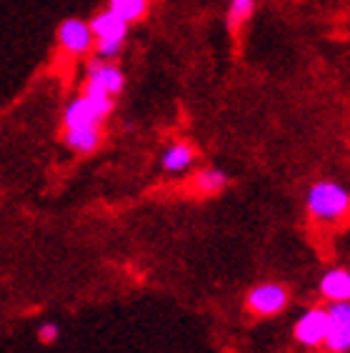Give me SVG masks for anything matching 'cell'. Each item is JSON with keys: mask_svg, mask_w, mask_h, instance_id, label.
Here are the masks:
<instances>
[{"mask_svg": "<svg viewBox=\"0 0 350 353\" xmlns=\"http://www.w3.org/2000/svg\"><path fill=\"white\" fill-rule=\"evenodd\" d=\"M198 161V150L188 141H173L168 143L161 153V170L168 176H183L188 173Z\"/></svg>", "mask_w": 350, "mask_h": 353, "instance_id": "8", "label": "cell"}, {"mask_svg": "<svg viewBox=\"0 0 350 353\" xmlns=\"http://www.w3.org/2000/svg\"><path fill=\"white\" fill-rule=\"evenodd\" d=\"M290 306V288L280 281H262L245 293V311L253 319H276Z\"/></svg>", "mask_w": 350, "mask_h": 353, "instance_id": "3", "label": "cell"}, {"mask_svg": "<svg viewBox=\"0 0 350 353\" xmlns=\"http://www.w3.org/2000/svg\"><path fill=\"white\" fill-rule=\"evenodd\" d=\"M105 8L118 15L123 23L135 26V23L145 21V15L150 13V0H108Z\"/></svg>", "mask_w": 350, "mask_h": 353, "instance_id": "12", "label": "cell"}, {"mask_svg": "<svg viewBox=\"0 0 350 353\" xmlns=\"http://www.w3.org/2000/svg\"><path fill=\"white\" fill-rule=\"evenodd\" d=\"M58 46L65 55L70 58H85V55L93 53L95 48V35L90 30V23L83 21V18H65V21L58 26Z\"/></svg>", "mask_w": 350, "mask_h": 353, "instance_id": "5", "label": "cell"}, {"mask_svg": "<svg viewBox=\"0 0 350 353\" xmlns=\"http://www.w3.org/2000/svg\"><path fill=\"white\" fill-rule=\"evenodd\" d=\"M305 213L318 225H336L350 216V188L338 181H316L305 193Z\"/></svg>", "mask_w": 350, "mask_h": 353, "instance_id": "1", "label": "cell"}, {"mask_svg": "<svg viewBox=\"0 0 350 353\" xmlns=\"http://www.w3.org/2000/svg\"><path fill=\"white\" fill-rule=\"evenodd\" d=\"M258 0H228V8H225V23H228V30L233 35H238L243 28L248 26L253 13H256Z\"/></svg>", "mask_w": 350, "mask_h": 353, "instance_id": "13", "label": "cell"}, {"mask_svg": "<svg viewBox=\"0 0 350 353\" xmlns=\"http://www.w3.org/2000/svg\"><path fill=\"white\" fill-rule=\"evenodd\" d=\"M325 336H328V311H325V306L305 308L293 323V339H296L298 346L308 348V351L323 348Z\"/></svg>", "mask_w": 350, "mask_h": 353, "instance_id": "4", "label": "cell"}, {"mask_svg": "<svg viewBox=\"0 0 350 353\" xmlns=\"http://www.w3.org/2000/svg\"><path fill=\"white\" fill-rule=\"evenodd\" d=\"M230 176L228 170L218 168V165H205V168H198L193 176H190V190L200 198H216L220 196L223 190H228Z\"/></svg>", "mask_w": 350, "mask_h": 353, "instance_id": "9", "label": "cell"}, {"mask_svg": "<svg viewBox=\"0 0 350 353\" xmlns=\"http://www.w3.org/2000/svg\"><path fill=\"white\" fill-rule=\"evenodd\" d=\"M318 293L320 299H325L328 303H343L350 301V268L336 265L320 276L318 281Z\"/></svg>", "mask_w": 350, "mask_h": 353, "instance_id": "10", "label": "cell"}, {"mask_svg": "<svg viewBox=\"0 0 350 353\" xmlns=\"http://www.w3.org/2000/svg\"><path fill=\"white\" fill-rule=\"evenodd\" d=\"M328 336L323 348L328 353H350V301L328 303Z\"/></svg>", "mask_w": 350, "mask_h": 353, "instance_id": "6", "label": "cell"}, {"mask_svg": "<svg viewBox=\"0 0 350 353\" xmlns=\"http://www.w3.org/2000/svg\"><path fill=\"white\" fill-rule=\"evenodd\" d=\"M63 143L78 156H90L101 148L103 125H81V128H63Z\"/></svg>", "mask_w": 350, "mask_h": 353, "instance_id": "11", "label": "cell"}, {"mask_svg": "<svg viewBox=\"0 0 350 353\" xmlns=\"http://www.w3.org/2000/svg\"><path fill=\"white\" fill-rule=\"evenodd\" d=\"M85 83L105 90L110 98H118L125 90V73H123V68L115 61L90 58V63L85 65Z\"/></svg>", "mask_w": 350, "mask_h": 353, "instance_id": "7", "label": "cell"}, {"mask_svg": "<svg viewBox=\"0 0 350 353\" xmlns=\"http://www.w3.org/2000/svg\"><path fill=\"white\" fill-rule=\"evenodd\" d=\"M58 339H61V326H58L55 321H43L41 326H38V341H41V343L50 346V343H55Z\"/></svg>", "mask_w": 350, "mask_h": 353, "instance_id": "14", "label": "cell"}, {"mask_svg": "<svg viewBox=\"0 0 350 353\" xmlns=\"http://www.w3.org/2000/svg\"><path fill=\"white\" fill-rule=\"evenodd\" d=\"M88 23H90V30L95 35L93 55L98 61H115L123 53V48H125L130 26L123 23L115 13H110L108 8H103L101 13H95L93 21Z\"/></svg>", "mask_w": 350, "mask_h": 353, "instance_id": "2", "label": "cell"}]
</instances>
